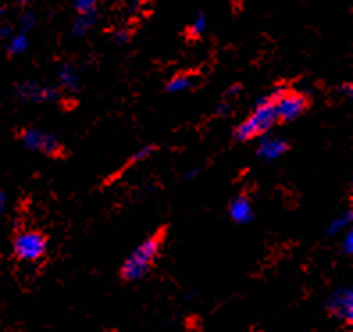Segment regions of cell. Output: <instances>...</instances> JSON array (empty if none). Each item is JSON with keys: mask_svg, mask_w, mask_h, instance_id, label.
<instances>
[{"mask_svg": "<svg viewBox=\"0 0 353 332\" xmlns=\"http://www.w3.org/2000/svg\"><path fill=\"white\" fill-rule=\"evenodd\" d=\"M29 45H30L29 35L14 32V35L8 39V54L9 56H22V54H26L27 52Z\"/></svg>", "mask_w": 353, "mask_h": 332, "instance_id": "cell-15", "label": "cell"}, {"mask_svg": "<svg viewBox=\"0 0 353 332\" xmlns=\"http://www.w3.org/2000/svg\"><path fill=\"white\" fill-rule=\"evenodd\" d=\"M63 95L65 93L54 84H41L34 79H27L17 86V97L26 104H56Z\"/></svg>", "mask_w": 353, "mask_h": 332, "instance_id": "cell-7", "label": "cell"}, {"mask_svg": "<svg viewBox=\"0 0 353 332\" xmlns=\"http://www.w3.org/2000/svg\"><path fill=\"white\" fill-rule=\"evenodd\" d=\"M341 254L353 255V229H348L341 237Z\"/></svg>", "mask_w": 353, "mask_h": 332, "instance_id": "cell-20", "label": "cell"}, {"mask_svg": "<svg viewBox=\"0 0 353 332\" xmlns=\"http://www.w3.org/2000/svg\"><path fill=\"white\" fill-rule=\"evenodd\" d=\"M4 209H6V195L0 191V216H2Z\"/></svg>", "mask_w": 353, "mask_h": 332, "instance_id": "cell-26", "label": "cell"}, {"mask_svg": "<svg viewBox=\"0 0 353 332\" xmlns=\"http://www.w3.org/2000/svg\"><path fill=\"white\" fill-rule=\"evenodd\" d=\"M155 150H157V145H145V147L134 150V154L127 159L125 168H130L134 164H139L143 163V161H147L152 154H155Z\"/></svg>", "mask_w": 353, "mask_h": 332, "instance_id": "cell-17", "label": "cell"}, {"mask_svg": "<svg viewBox=\"0 0 353 332\" xmlns=\"http://www.w3.org/2000/svg\"><path fill=\"white\" fill-rule=\"evenodd\" d=\"M227 215L236 225L252 224L255 218V207L250 195L246 193V191H241L236 197H232L227 206Z\"/></svg>", "mask_w": 353, "mask_h": 332, "instance_id": "cell-8", "label": "cell"}, {"mask_svg": "<svg viewBox=\"0 0 353 332\" xmlns=\"http://www.w3.org/2000/svg\"><path fill=\"white\" fill-rule=\"evenodd\" d=\"M99 20H100V13L77 17L74 22H72V26H70V36H74V38H84L90 30L95 29Z\"/></svg>", "mask_w": 353, "mask_h": 332, "instance_id": "cell-12", "label": "cell"}, {"mask_svg": "<svg viewBox=\"0 0 353 332\" xmlns=\"http://www.w3.org/2000/svg\"><path fill=\"white\" fill-rule=\"evenodd\" d=\"M72 8L77 13V17H84V14L100 13V4L97 0H74Z\"/></svg>", "mask_w": 353, "mask_h": 332, "instance_id": "cell-16", "label": "cell"}, {"mask_svg": "<svg viewBox=\"0 0 353 332\" xmlns=\"http://www.w3.org/2000/svg\"><path fill=\"white\" fill-rule=\"evenodd\" d=\"M166 227H159V229L152 233L150 236L145 237L132 252L125 257L123 264L120 268V277L123 282H139L143 281L154 268L155 259L159 257L161 248H163L164 242H166Z\"/></svg>", "mask_w": 353, "mask_h": 332, "instance_id": "cell-1", "label": "cell"}, {"mask_svg": "<svg viewBox=\"0 0 353 332\" xmlns=\"http://www.w3.org/2000/svg\"><path fill=\"white\" fill-rule=\"evenodd\" d=\"M279 121H276L275 106L270 100V97L263 95L255 100L250 117L245 118L241 124H237V127L232 133V138L236 143L254 141V139L263 138V136L270 134V130Z\"/></svg>", "mask_w": 353, "mask_h": 332, "instance_id": "cell-2", "label": "cell"}, {"mask_svg": "<svg viewBox=\"0 0 353 332\" xmlns=\"http://www.w3.org/2000/svg\"><path fill=\"white\" fill-rule=\"evenodd\" d=\"M207 29H209V17H207L205 11H196L193 22L185 29V38L193 39V41L194 39H200L205 35Z\"/></svg>", "mask_w": 353, "mask_h": 332, "instance_id": "cell-13", "label": "cell"}, {"mask_svg": "<svg viewBox=\"0 0 353 332\" xmlns=\"http://www.w3.org/2000/svg\"><path fill=\"white\" fill-rule=\"evenodd\" d=\"M57 79H59V84H57V88H59L63 93H79L82 88V79H81V74H79L77 66L72 63V61H66V63H63L59 68V74H57Z\"/></svg>", "mask_w": 353, "mask_h": 332, "instance_id": "cell-10", "label": "cell"}, {"mask_svg": "<svg viewBox=\"0 0 353 332\" xmlns=\"http://www.w3.org/2000/svg\"><path fill=\"white\" fill-rule=\"evenodd\" d=\"M336 91H337V93H341V95L350 97V99H352V97H353V84H352V82H341V84H337V86H336Z\"/></svg>", "mask_w": 353, "mask_h": 332, "instance_id": "cell-23", "label": "cell"}, {"mask_svg": "<svg viewBox=\"0 0 353 332\" xmlns=\"http://www.w3.org/2000/svg\"><path fill=\"white\" fill-rule=\"evenodd\" d=\"M23 147L32 152L52 157V159H63L66 155L65 143L57 138L56 134L48 133V130L39 129V127H27L20 134Z\"/></svg>", "mask_w": 353, "mask_h": 332, "instance_id": "cell-4", "label": "cell"}, {"mask_svg": "<svg viewBox=\"0 0 353 332\" xmlns=\"http://www.w3.org/2000/svg\"><path fill=\"white\" fill-rule=\"evenodd\" d=\"M352 224H353V209L352 207H348V209L341 211L339 215L332 218L330 224H328L327 229H325V234H327L328 237L345 234L346 231L352 229Z\"/></svg>", "mask_w": 353, "mask_h": 332, "instance_id": "cell-11", "label": "cell"}, {"mask_svg": "<svg viewBox=\"0 0 353 332\" xmlns=\"http://www.w3.org/2000/svg\"><path fill=\"white\" fill-rule=\"evenodd\" d=\"M13 35H14L13 26H9V23H6V22L0 23V36H2V38L9 39Z\"/></svg>", "mask_w": 353, "mask_h": 332, "instance_id": "cell-25", "label": "cell"}, {"mask_svg": "<svg viewBox=\"0 0 353 332\" xmlns=\"http://www.w3.org/2000/svg\"><path fill=\"white\" fill-rule=\"evenodd\" d=\"M200 173H202V168H200V166H193V168L185 170V172L182 173V179H184V181H194V179L200 177Z\"/></svg>", "mask_w": 353, "mask_h": 332, "instance_id": "cell-24", "label": "cell"}, {"mask_svg": "<svg viewBox=\"0 0 353 332\" xmlns=\"http://www.w3.org/2000/svg\"><path fill=\"white\" fill-rule=\"evenodd\" d=\"M325 311L328 316L339 320L343 324L353 322V286L339 284L332 289L325 298Z\"/></svg>", "mask_w": 353, "mask_h": 332, "instance_id": "cell-6", "label": "cell"}, {"mask_svg": "<svg viewBox=\"0 0 353 332\" xmlns=\"http://www.w3.org/2000/svg\"><path fill=\"white\" fill-rule=\"evenodd\" d=\"M243 90H245V86H243L241 82H234V84H230V86L223 91V100L232 102L234 99H237V97L241 95Z\"/></svg>", "mask_w": 353, "mask_h": 332, "instance_id": "cell-21", "label": "cell"}, {"mask_svg": "<svg viewBox=\"0 0 353 332\" xmlns=\"http://www.w3.org/2000/svg\"><path fill=\"white\" fill-rule=\"evenodd\" d=\"M36 20H38V17H36L34 11H32V9H26V11L20 14V32L29 35V30H32L36 27Z\"/></svg>", "mask_w": 353, "mask_h": 332, "instance_id": "cell-18", "label": "cell"}, {"mask_svg": "<svg viewBox=\"0 0 353 332\" xmlns=\"http://www.w3.org/2000/svg\"><path fill=\"white\" fill-rule=\"evenodd\" d=\"M234 111L232 108V102H227V100H223V102L218 104V108H216V117L220 118H225V117H230Z\"/></svg>", "mask_w": 353, "mask_h": 332, "instance_id": "cell-22", "label": "cell"}, {"mask_svg": "<svg viewBox=\"0 0 353 332\" xmlns=\"http://www.w3.org/2000/svg\"><path fill=\"white\" fill-rule=\"evenodd\" d=\"M194 81L196 79L191 74H176L172 79H168V82L164 84V90L166 93H182V91H188L194 86Z\"/></svg>", "mask_w": 353, "mask_h": 332, "instance_id": "cell-14", "label": "cell"}, {"mask_svg": "<svg viewBox=\"0 0 353 332\" xmlns=\"http://www.w3.org/2000/svg\"><path fill=\"white\" fill-rule=\"evenodd\" d=\"M289 150H291V143H289V139H285L284 136H272V134H266V136L257 139L255 154H257V157H261V159L264 161H276L280 159V157H284Z\"/></svg>", "mask_w": 353, "mask_h": 332, "instance_id": "cell-9", "label": "cell"}, {"mask_svg": "<svg viewBox=\"0 0 353 332\" xmlns=\"http://www.w3.org/2000/svg\"><path fill=\"white\" fill-rule=\"evenodd\" d=\"M268 97L275 106L276 121L279 124H293V121H296L298 118H302L305 115L310 106V99L307 93L294 90V88L284 86V84L273 88L268 93Z\"/></svg>", "mask_w": 353, "mask_h": 332, "instance_id": "cell-3", "label": "cell"}, {"mask_svg": "<svg viewBox=\"0 0 353 332\" xmlns=\"http://www.w3.org/2000/svg\"><path fill=\"white\" fill-rule=\"evenodd\" d=\"M4 14H6L4 6H0V23H2V18H4Z\"/></svg>", "mask_w": 353, "mask_h": 332, "instance_id": "cell-27", "label": "cell"}, {"mask_svg": "<svg viewBox=\"0 0 353 332\" xmlns=\"http://www.w3.org/2000/svg\"><path fill=\"white\" fill-rule=\"evenodd\" d=\"M134 32L130 27H118V29H114L111 32V39H112V43L114 45H127L132 39Z\"/></svg>", "mask_w": 353, "mask_h": 332, "instance_id": "cell-19", "label": "cell"}, {"mask_svg": "<svg viewBox=\"0 0 353 332\" xmlns=\"http://www.w3.org/2000/svg\"><path fill=\"white\" fill-rule=\"evenodd\" d=\"M48 252L47 234L36 229L20 231L13 240V254L23 263H36Z\"/></svg>", "mask_w": 353, "mask_h": 332, "instance_id": "cell-5", "label": "cell"}]
</instances>
